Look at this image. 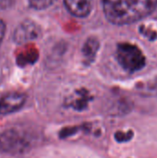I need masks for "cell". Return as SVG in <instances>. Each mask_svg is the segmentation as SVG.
I'll use <instances>...</instances> for the list:
<instances>
[{"label":"cell","mask_w":157,"mask_h":158,"mask_svg":"<svg viewBox=\"0 0 157 158\" xmlns=\"http://www.w3.org/2000/svg\"><path fill=\"white\" fill-rule=\"evenodd\" d=\"M106 20L116 25H127L149 16L157 8V0H103Z\"/></svg>","instance_id":"1"},{"label":"cell","mask_w":157,"mask_h":158,"mask_svg":"<svg viewBox=\"0 0 157 158\" xmlns=\"http://www.w3.org/2000/svg\"><path fill=\"white\" fill-rule=\"evenodd\" d=\"M116 56L117 62L128 72H136L145 66V56L140 48L129 43L117 44Z\"/></svg>","instance_id":"2"},{"label":"cell","mask_w":157,"mask_h":158,"mask_svg":"<svg viewBox=\"0 0 157 158\" xmlns=\"http://www.w3.org/2000/svg\"><path fill=\"white\" fill-rule=\"evenodd\" d=\"M31 141L25 133L17 129H9L0 135V151L11 155H19L27 152Z\"/></svg>","instance_id":"3"},{"label":"cell","mask_w":157,"mask_h":158,"mask_svg":"<svg viewBox=\"0 0 157 158\" xmlns=\"http://www.w3.org/2000/svg\"><path fill=\"white\" fill-rule=\"evenodd\" d=\"M26 102V95L20 93H10L0 97V115H8L18 110Z\"/></svg>","instance_id":"4"},{"label":"cell","mask_w":157,"mask_h":158,"mask_svg":"<svg viewBox=\"0 0 157 158\" xmlns=\"http://www.w3.org/2000/svg\"><path fill=\"white\" fill-rule=\"evenodd\" d=\"M64 3L69 13L78 18L88 16L92 7V0H64Z\"/></svg>","instance_id":"5"},{"label":"cell","mask_w":157,"mask_h":158,"mask_svg":"<svg viewBox=\"0 0 157 158\" xmlns=\"http://www.w3.org/2000/svg\"><path fill=\"white\" fill-rule=\"evenodd\" d=\"M38 29L35 27L33 23H25L21 25L16 32L15 38L18 42H24L37 37Z\"/></svg>","instance_id":"6"},{"label":"cell","mask_w":157,"mask_h":158,"mask_svg":"<svg viewBox=\"0 0 157 158\" xmlns=\"http://www.w3.org/2000/svg\"><path fill=\"white\" fill-rule=\"evenodd\" d=\"M98 46H99L98 41L95 38H89L88 41L85 43V44H84L82 52L84 56H85L89 61H92L94 58L96 52L98 50Z\"/></svg>","instance_id":"7"},{"label":"cell","mask_w":157,"mask_h":158,"mask_svg":"<svg viewBox=\"0 0 157 158\" xmlns=\"http://www.w3.org/2000/svg\"><path fill=\"white\" fill-rule=\"evenodd\" d=\"M30 7L36 10H43L52 6L56 0H28Z\"/></svg>","instance_id":"8"},{"label":"cell","mask_w":157,"mask_h":158,"mask_svg":"<svg viewBox=\"0 0 157 158\" xmlns=\"http://www.w3.org/2000/svg\"><path fill=\"white\" fill-rule=\"evenodd\" d=\"M132 136H133V134H132L131 131H128V133H123L121 131H117L115 134V139L118 142H125V141H129L132 138Z\"/></svg>","instance_id":"9"},{"label":"cell","mask_w":157,"mask_h":158,"mask_svg":"<svg viewBox=\"0 0 157 158\" xmlns=\"http://www.w3.org/2000/svg\"><path fill=\"white\" fill-rule=\"evenodd\" d=\"M15 0H0V9H6L14 5Z\"/></svg>","instance_id":"10"},{"label":"cell","mask_w":157,"mask_h":158,"mask_svg":"<svg viewBox=\"0 0 157 158\" xmlns=\"http://www.w3.org/2000/svg\"><path fill=\"white\" fill-rule=\"evenodd\" d=\"M5 32H6V25L4 21L0 19V44L2 43L3 41V38L5 36Z\"/></svg>","instance_id":"11"}]
</instances>
